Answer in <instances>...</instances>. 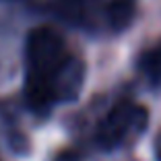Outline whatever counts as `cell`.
Wrapping results in <instances>:
<instances>
[{
	"mask_svg": "<svg viewBox=\"0 0 161 161\" xmlns=\"http://www.w3.org/2000/svg\"><path fill=\"white\" fill-rule=\"evenodd\" d=\"M27 103L46 112L58 99H72L80 87V66L68 54L66 43L50 27L33 29L25 47Z\"/></svg>",
	"mask_w": 161,
	"mask_h": 161,
	"instance_id": "cell-1",
	"label": "cell"
},
{
	"mask_svg": "<svg viewBox=\"0 0 161 161\" xmlns=\"http://www.w3.org/2000/svg\"><path fill=\"white\" fill-rule=\"evenodd\" d=\"M145 124H147V109L145 108L132 103H120L99 124L97 138L105 149H114L126 138L130 130L142 132Z\"/></svg>",
	"mask_w": 161,
	"mask_h": 161,
	"instance_id": "cell-2",
	"label": "cell"
},
{
	"mask_svg": "<svg viewBox=\"0 0 161 161\" xmlns=\"http://www.w3.org/2000/svg\"><path fill=\"white\" fill-rule=\"evenodd\" d=\"M108 19L112 29H126L134 19V0H112L108 4Z\"/></svg>",
	"mask_w": 161,
	"mask_h": 161,
	"instance_id": "cell-3",
	"label": "cell"
},
{
	"mask_svg": "<svg viewBox=\"0 0 161 161\" xmlns=\"http://www.w3.org/2000/svg\"><path fill=\"white\" fill-rule=\"evenodd\" d=\"M142 68L153 76V79H161V46L155 47L153 52H149L142 58Z\"/></svg>",
	"mask_w": 161,
	"mask_h": 161,
	"instance_id": "cell-4",
	"label": "cell"
},
{
	"mask_svg": "<svg viewBox=\"0 0 161 161\" xmlns=\"http://www.w3.org/2000/svg\"><path fill=\"white\" fill-rule=\"evenodd\" d=\"M64 2H66L68 6H80L83 2H85V0H64Z\"/></svg>",
	"mask_w": 161,
	"mask_h": 161,
	"instance_id": "cell-5",
	"label": "cell"
}]
</instances>
